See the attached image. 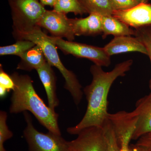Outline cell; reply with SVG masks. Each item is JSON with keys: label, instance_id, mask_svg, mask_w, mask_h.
<instances>
[{"label": "cell", "instance_id": "obj_11", "mask_svg": "<svg viewBox=\"0 0 151 151\" xmlns=\"http://www.w3.org/2000/svg\"><path fill=\"white\" fill-rule=\"evenodd\" d=\"M103 48L110 56L130 52H137L148 55L147 50L140 40L131 36L115 37Z\"/></svg>", "mask_w": 151, "mask_h": 151}, {"label": "cell", "instance_id": "obj_9", "mask_svg": "<svg viewBox=\"0 0 151 151\" xmlns=\"http://www.w3.org/2000/svg\"><path fill=\"white\" fill-rule=\"evenodd\" d=\"M108 119L113 126L120 147L122 143L130 142L138 121L135 110L130 112L120 111L113 114L109 113Z\"/></svg>", "mask_w": 151, "mask_h": 151}, {"label": "cell", "instance_id": "obj_15", "mask_svg": "<svg viewBox=\"0 0 151 151\" xmlns=\"http://www.w3.org/2000/svg\"><path fill=\"white\" fill-rule=\"evenodd\" d=\"M102 22L103 39L109 35L115 37L135 35L134 30L113 15L102 16Z\"/></svg>", "mask_w": 151, "mask_h": 151}, {"label": "cell", "instance_id": "obj_14", "mask_svg": "<svg viewBox=\"0 0 151 151\" xmlns=\"http://www.w3.org/2000/svg\"><path fill=\"white\" fill-rule=\"evenodd\" d=\"M52 67L47 61L36 70L45 89L48 106L55 111V108L59 105V101L57 96L56 76Z\"/></svg>", "mask_w": 151, "mask_h": 151}, {"label": "cell", "instance_id": "obj_24", "mask_svg": "<svg viewBox=\"0 0 151 151\" xmlns=\"http://www.w3.org/2000/svg\"><path fill=\"white\" fill-rule=\"evenodd\" d=\"M0 86L5 89L8 92L14 89V82L12 76L4 71L2 65L0 66Z\"/></svg>", "mask_w": 151, "mask_h": 151}, {"label": "cell", "instance_id": "obj_8", "mask_svg": "<svg viewBox=\"0 0 151 151\" xmlns=\"http://www.w3.org/2000/svg\"><path fill=\"white\" fill-rule=\"evenodd\" d=\"M37 26L47 30L54 37L65 38L70 41L75 39L71 19H68L65 14L53 9L46 10Z\"/></svg>", "mask_w": 151, "mask_h": 151}, {"label": "cell", "instance_id": "obj_19", "mask_svg": "<svg viewBox=\"0 0 151 151\" xmlns=\"http://www.w3.org/2000/svg\"><path fill=\"white\" fill-rule=\"evenodd\" d=\"M36 44L31 41L19 40L15 43L0 47V55H16L20 57Z\"/></svg>", "mask_w": 151, "mask_h": 151}, {"label": "cell", "instance_id": "obj_17", "mask_svg": "<svg viewBox=\"0 0 151 151\" xmlns=\"http://www.w3.org/2000/svg\"><path fill=\"white\" fill-rule=\"evenodd\" d=\"M88 14L112 15L113 10L109 0H79Z\"/></svg>", "mask_w": 151, "mask_h": 151}, {"label": "cell", "instance_id": "obj_10", "mask_svg": "<svg viewBox=\"0 0 151 151\" xmlns=\"http://www.w3.org/2000/svg\"><path fill=\"white\" fill-rule=\"evenodd\" d=\"M112 15L135 29L151 25V4L140 3L128 9L113 11Z\"/></svg>", "mask_w": 151, "mask_h": 151}, {"label": "cell", "instance_id": "obj_4", "mask_svg": "<svg viewBox=\"0 0 151 151\" xmlns=\"http://www.w3.org/2000/svg\"><path fill=\"white\" fill-rule=\"evenodd\" d=\"M13 33L27 32L37 24L46 10L39 0H9Z\"/></svg>", "mask_w": 151, "mask_h": 151}, {"label": "cell", "instance_id": "obj_2", "mask_svg": "<svg viewBox=\"0 0 151 151\" xmlns=\"http://www.w3.org/2000/svg\"><path fill=\"white\" fill-rule=\"evenodd\" d=\"M11 76L15 87L11 98L10 113L17 114L29 111L48 132L61 135L58 124L59 115L46 105L39 96L30 76L16 72Z\"/></svg>", "mask_w": 151, "mask_h": 151}, {"label": "cell", "instance_id": "obj_7", "mask_svg": "<svg viewBox=\"0 0 151 151\" xmlns=\"http://www.w3.org/2000/svg\"><path fill=\"white\" fill-rule=\"evenodd\" d=\"M77 135L75 139L68 142L69 151H108L103 128L87 127Z\"/></svg>", "mask_w": 151, "mask_h": 151}, {"label": "cell", "instance_id": "obj_27", "mask_svg": "<svg viewBox=\"0 0 151 151\" xmlns=\"http://www.w3.org/2000/svg\"><path fill=\"white\" fill-rule=\"evenodd\" d=\"M130 148H131L132 151H148L145 149L136 145L131 146Z\"/></svg>", "mask_w": 151, "mask_h": 151}, {"label": "cell", "instance_id": "obj_1", "mask_svg": "<svg viewBox=\"0 0 151 151\" xmlns=\"http://www.w3.org/2000/svg\"><path fill=\"white\" fill-rule=\"evenodd\" d=\"M133 63V60H125L116 64L113 70L109 72H105L102 67L95 64L91 66L90 71L92 76V81L84 89L87 101L86 113L76 126L68 128V134L78 135L81 130L87 127H103L109 114L107 108L110 88L118 77L126 75Z\"/></svg>", "mask_w": 151, "mask_h": 151}, {"label": "cell", "instance_id": "obj_21", "mask_svg": "<svg viewBox=\"0 0 151 151\" xmlns=\"http://www.w3.org/2000/svg\"><path fill=\"white\" fill-rule=\"evenodd\" d=\"M135 30L134 36L145 46L151 63V25L136 29ZM150 88L151 90V78L150 81Z\"/></svg>", "mask_w": 151, "mask_h": 151}, {"label": "cell", "instance_id": "obj_23", "mask_svg": "<svg viewBox=\"0 0 151 151\" xmlns=\"http://www.w3.org/2000/svg\"><path fill=\"white\" fill-rule=\"evenodd\" d=\"M113 11L128 9L140 4L135 0H109Z\"/></svg>", "mask_w": 151, "mask_h": 151}, {"label": "cell", "instance_id": "obj_26", "mask_svg": "<svg viewBox=\"0 0 151 151\" xmlns=\"http://www.w3.org/2000/svg\"><path fill=\"white\" fill-rule=\"evenodd\" d=\"M39 1L44 6H49L53 7L57 0H39Z\"/></svg>", "mask_w": 151, "mask_h": 151}, {"label": "cell", "instance_id": "obj_16", "mask_svg": "<svg viewBox=\"0 0 151 151\" xmlns=\"http://www.w3.org/2000/svg\"><path fill=\"white\" fill-rule=\"evenodd\" d=\"M20 58L21 61L18 64L17 69L26 71L36 70L47 62L42 50L37 45L25 52Z\"/></svg>", "mask_w": 151, "mask_h": 151}, {"label": "cell", "instance_id": "obj_25", "mask_svg": "<svg viewBox=\"0 0 151 151\" xmlns=\"http://www.w3.org/2000/svg\"><path fill=\"white\" fill-rule=\"evenodd\" d=\"M136 145L145 149L148 151H151V132L139 138Z\"/></svg>", "mask_w": 151, "mask_h": 151}, {"label": "cell", "instance_id": "obj_29", "mask_svg": "<svg viewBox=\"0 0 151 151\" xmlns=\"http://www.w3.org/2000/svg\"><path fill=\"white\" fill-rule=\"evenodd\" d=\"M120 151H132L129 145H124L120 147Z\"/></svg>", "mask_w": 151, "mask_h": 151}, {"label": "cell", "instance_id": "obj_22", "mask_svg": "<svg viewBox=\"0 0 151 151\" xmlns=\"http://www.w3.org/2000/svg\"><path fill=\"white\" fill-rule=\"evenodd\" d=\"M7 114L4 111L0 112V151H7L4 147L5 142L13 136L12 132L7 125Z\"/></svg>", "mask_w": 151, "mask_h": 151}, {"label": "cell", "instance_id": "obj_30", "mask_svg": "<svg viewBox=\"0 0 151 151\" xmlns=\"http://www.w3.org/2000/svg\"><path fill=\"white\" fill-rule=\"evenodd\" d=\"M139 3H147L150 0H135Z\"/></svg>", "mask_w": 151, "mask_h": 151}, {"label": "cell", "instance_id": "obj_12", "mask_svg": "<svg viewBox=\"0 0 151 151\" xmlns=\"http://www.w3.org/2000/svg\"><path fill=\"white\" fill-rule=\"evenodd\" d=\"M138 121L132 140L139 138L151 132V93L138 100L135 109Z\"/></svg>", "mask_w": 151, "mask_h": 151}, {"label": "cell", "instance_id": "obj_18", "mask_svg": "<svg viewBox=\"0 0 151 151\" xmlns=\"http://www.w3.org/2000/svg\"><path fill=\"white\" fill-rule=\"evenodd\" d=\"M53 10L65 14L69 13L80 15L88 14L79 0H57Z\"/></svg>", "mask_w": 151, "mask_h": 151}, {"label": "cell", "instance_id": "obj_13", "mask_svg": "<svg viewBox=\"0 0 151 151\" xmlns=\"http://www.w3.org/2000/svg\"><path fill=\"white\" fill-rule=\"evenodd\" d=\"M89 14L86 18L71 19L75 36H94L102 33V16L96 13Z\"/></svg>", "mask_w": 151, "mask_h": 151}, {"label": "cell", "instance_id": "obj_6", "mask_svg": "<svg viewBox=\"0 0 151 151\" xmlns=\"http://www.w3.org/2000/svg\"><path fill=\"white\" fill-rule=\"evenodd\" d=\"M51 38L57 47L65 54L86 58L101 67H108L111 65V56L106 53L103 47L65 40L61 38L51 37Z\"/></svg>", "mask_w": 151, "mask_h": 151}, {"label": "cell", "instance_id": "obj_28", "mask_svg": "<svg viewBox=\"0 0 151 151\" xmlns=\"http://www.w3.org/2000/svg\"><path fill=\"white\" fill-rule=\"evenodd\" d=\"M8 92L5 89L0 86V97H1V98H3L4 97Z\"/></svg>", "mask_w": 151, "mask_h": 151}, {"label": "cell", "instance_id": "obj_20", "mask_svg": "<svg viewBox=\"0 0 151 151\" xmlns=\"http://www.w3.org/2000/svg\"><path fill=\"white\" fill-rule=\"evenodd\" d=\"M108 146V151H120L119 146L113 126L108 119L104 122L103 127Z\"/></svg>", "mask_w": 151, "mask_h": 151}, {"label": "cell", "instance_id": "obj_3", "mask_svg": "<svg viewBox=\"0 0 151 151\" xmlns=\"http://www.w3.org/2000/svg\"><path fill=\"white\" fill-rule=\"evenodd\" d=\"M13 34L18 40L31 41L40 47L47 61L52 66L56 67L62 74L65 79L64 88L70 92L76 105H79L83 95L82 86L75 74L66 68L61 62L57 50V47L52 41L51 37L45 34L39 26L29 32Z\"/></svg>", "mask_w": 151, "mask_h": 151}, {"label": "cell", "instance_id": "obj_5", "mask_svg": "<svg viewBox=\"0 0 151 151\" xmlns=\"http://www.w3.org/2000/svg\"><path fill=\"white\" fill-rule=\"evenodd\" d=\"M24 114L27 126L23 135L28 146V151H69L68 141L61 135L50 132L45 134L40 132L34 126L31 117L27 111Z\"/></svg>", "mask_w": 151, "mask_h": 151}]
</instances>
